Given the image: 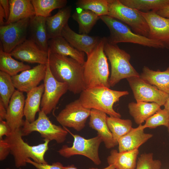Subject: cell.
Returning a JSON list of instances; mask_svg holds the SVG:
<instances>
[{
	"mask_svg": "<svg viewBox=\"0 0 169 169\" xmlns=\"http://www.w3.org/2000/svg\"><path fill=\"white\" fill-rule=\"evenodd\" d=\"M100 18L109 30L110 34L107 39L111 43H129L150 48H164L160 42L136 33L125 23L115 18L108 15L100 16Z\"/></svg>",
	"mask_w": 169,
	"mask_h": 169,
	"instance_id": "obj_6",
	"label": "cell"
},
{
	"mask_svg": "<svg viewBox=\"0 0 169 169\" xmlns=\"http://www.w3.org/2000/svg\"><path fill=\"white\" fill-rule=\"evenodd\" d=\"M72 7L59 9L55 15L46 18V28L49 40L61 36L62 30L68 23L71 16Z\"/></svg>",
	"mask_w": 169,
	"mask_h": 169,
	"instance_id": "obj_21",
	"label": "cell"
},
{
	"mask_svg": "<svg viewBox=\"0 0 169 169\" xmlns=\"http://www.w3.org/2000/svg\"><path fill=\"white\" fill-rule=\"evenodd\" d=\"M115 166L113 165H109L107 167L103 169H98L92 168L90 169H115ZM64 169H79L76 168L73 165H68L66 166H64Z\"/></svg>",
	"mask_w": 169,
	"mask_h": 169,
	"instance_id": "obj_45",
	"label": "cell"
},
{
	"mask_svg": "<svg viewBox=\"0 0 169 169\" xmlns=\"http://www.w3.org/2000/svg\"><path fill=\"white\" fill-rule=\"evenodd\" d=\"M167 129H168V132H169V125L167 127Z\"/></svg>",
	"mask_w": 169,
	"mask_h": 169,
	"instance_id": "obj_47",
	"label": "cell"
},
{
	"mask_svg": "<svg viewBox=\"0 0 169 169\" xmlns=\"http://www.w3.org/2000/svg\"><path fill=\"white\" fill-rule=\"evenodd\" d=\"M140 77L159 90L169 94V67L164 71H154L144 66Z\"/></svg>",
	"mask_w": 169,
	"mask_h": 169,
	"instance_id": "obj_28",
	"label": "cell"
},
{
	"mask_svg": "<svg viewBox=\"0 0 169 169\" xmlns=\"http://www.w3.org/2000/svg\"><path fill=\"white\" fill-rule=\"evenodd\" d=\"M21 130L23 136L36 131L40 134L44 139L54 140L58 143L64 142L68 132L65 127L53 124L41 110L38 112L37 119L33 122L24 120Z\"/></svg>",
	"mask_w": 169,
	"mask_h": 169,
	"instance_id": "obj_8",
	"label": "cell"
},
{
	"mask_svg": "<svg viewBox=\"0 0 169 169\" xmlns=\"http://www.w3.org/2000/svg\"><path fill=\"white\" fill-rule=\"evenodd\" d=\"M161 106L154 103L131 102L128 105L129 112L135 123L139 125L161 109Z\"/></svg>",
	"mask_w": 169,
	"mask_h": 169,
	"instance_id": "obj_27",
	"label": "cell"
},
{
	"mask_svg": "<svg viewBox=\"0 0 169 169\" xmlns=\"http://www.w3.org/2000/svg\"><path fill=\"white\" fill-rule=\"evenodd\" d=\"M16 90L12 77L0 71V100L7 109L10 99Z\"/></svg>",
	"mask_w": 169,
	"mask_h": 169,
	"instance_id": "obj_34",
	"label": "cell"
},
{
	"mask_svg": "<svg viewBox=\"0 0 169 169\" xmlns=\"http://www.w3.org/2000/svg\"><path fill=\"white\" fill-rule=\"evenodd\" d=\"M6 169H10V168H6ZM19 169H21V168H19Z\"/></svg>",
	"mask_w": 169,
	"mask_h": 169,
	"instance_id": "obj_48",
	"label": "cell"
},
{
	"mask_svg": "<svg viewBox=\"0 0 169 169\" xmlns=\"http://www.w3.org/2000/svg\"><path fill=\"white\" fill-rule=\"evenodd\" d=\"M126 79L136 102H150L164 106L169 94L159 90L140 77H132Z\"/></svg>",
	"mask_w": 169,
	"mask_h": 169,
	"instance_id": "obj_13",
	"label": "cell"
},
{
	"mask_svg": "<svg viewBox=\"0 0 169 169\" xmlns=\"http://www.w3.org/2000/svg\"><path fill=\"white\" fill-rule=\"evenodd\" d=\"M10 54L23 62L46 64L48 62V52L41 49L29 39L17 46Z\"/></svg>",
	"mask_w": 169,
	"mask_h": 169,
	"instance_id": "obj_16",
	"label": "cell"
},
{
	"mask_svg": "<svg viewBox=\"0 0 169 169\" xmlns=\"http://www.w3.org/2000/svg\"><path fill=\"white\" fill-rule=\"evenodd\" d=\"M79 25V33L88 34L97 21L100 19L93 12L77 8L72 15Z\"/></svg>",
	"mask_w": 169,
	"mask_h": 169,
	"instance_id": "obj_30",
	"label": "cell"
},
{
	"mask_svg": "<svg viewBox=\"0 0 169 169\" xmlns=\"http://www.w3.org/2000/svg\"><path fill=\"white\" fill-rule=\"evenodd\" d=\"M5 15L2 6L0 5V26L5 25Z\"/></svg>",
	"mask_w": 169,
	"mask_h": 169,
	"instance_id": "obj_44",
	"label": "cell"
},
{
	"mask_svg": "<svg viewBox=\"0 0 169 169\" xmlns=\"http://www.w3.org/2000/svg\"><path fill=\"white\" fill-rule=\"evenodd\" d=\"M156 13L162 17L169 18V4L159 10Z\"/></svg>",
	"mask_w": 169,
	"mask_h": 169,
	"instance_id": "obj_42",
	"label": "cell"
},
{
	"mask_svg": "<svg viewBox=\"0 0 169 169\" xmlns=\"http://www.w3.org/2000/svg\"><path fill=\"white\" fill-rule=\"evenodd\" d=\"M153 135L144 133V129L138 127L133 128L118 141L119 152L129 151L138 148L151 138Z\"/></svg>",
	"mask_w": 169,
	"mask_h": 169,
	"instance_id": "obj_23",
	"label": "cell"
},
{
	"mask_svg": "<svg viewBox=\"0 0 169 169\" xmlns=\"http://www.w3.org/2000/svg\"><path fill=\"white\" fill-rule=\"evenodd\" d=\"M138 149L123 152L112 150L107 158L109 165H114L117 169H136Z\"/></svg>",
	"mask_w": 169,
	"mask_h": 169,
	"instance_id": "obj_25",
	"label": "cell"
},
{
	"mask_svg": "<svg viewBox=\"0 0 169 169\" xmlns=\"http://www.w3.org/2000/svg\"><path fill=\"white\" fill-rule=\"evenodd\" d=\"M34 8L35 15L47 18L51 16V13L56 9L66 7V0H31Z\"/></svg>",
	"mask_w": 169,
	"mask_h": 169,
	"instance_id": "obj_33",
	"label": "cell"
},
{
	"mask_svg": "<svg viewBox=\"0 0 169 169\" xmlns=\"http://www.w3.org/2000/svg\"><path fill=\"white\" fill-rule=\"evenodd\" d=\"M46 18L35 15L30 18L28 27L29 39L42 50L48 52L49 40L46 28Z\"/></svg>",
	"mask_w": 169,
	"mask_h": 169,
	"instance_id": "obj_20",
	"label": "cell"
},
{
	"mask_svg": "<svg viewBox=\"0 0 169 169\" xmlns=\"http://www.w3.org/2000/svg\"><path fill=\"white\" fill-rule=\"evenodd\" d=\"M106 114L95 109H91L89 125L97 132L101 137L105 147L110 149L118 145L114 140L106 121Z\"/></svg>",
	"mask_w": 169,
	"mask_h": 169,
	"instance_id": "obj_19",
	"label": "cell"
},
{
	"mask_svg": "<svg viewBox=\"0 0 169 169\" xmlns=\"http://www.w3.org/2000/svg\"><path fill=\"white\" fill-rule=\"evenodd\" d=\"M48 45L51 52L71 57L84 65L85 61V53L73 47L62 36L49 39Z\"/></svg>",
	"mask_w": 169,
	"mask_h": 169,
	"instance_id": "obj_22",
	"label": "cell"
},
{
	"mask_svg": "<svg viewBox=\"0 0 169 169\" xmlns=\"http://www.w3.org/2000/svg\"><path fill=\"white\" fill-rule=\"evenodd\" d=\"M6 114L7 109L0 100V120H5Z\"/></svg>",
	"mask_w": 169,
	"mask_h": 169,
	"instance_id": "obj_43",
	"label": "cell"
},
{
	"mask_svg": "<svg viewBox=\"0 0 169 169\" xmlns=\"http://www.w3.org/2000/svg\"><path fill=\"white\" fill-rule=\"evenodd\" d=\"M10 151L8 143L4 139L0 140V160H4L8 156Z\"/></svg>",
	"mask_w": 169,
	"mask_h": 169,
	"instance_id": "obj_39",
	"label": "cell"
},
{
	"mask_svg": "<svg viewBox=\"0 0 169 169\" xmlns=\"http://www.w3.org/2000/svg\"><path fill=\"white\" fill-rule=\"evenodd\" d=\"M106 121L113 139L118 145L119 139L128 133L132 128V122L129 119L107 116Z\"/></svg>",
	"mask_w": 169,
	"mask_h": 169,
	"instance_id": "obj_32",
	"label": "cell"
},
{
	"mask_svg": "<svg viewBox=\"0 0 169 169\" xmlns=\"http://www.w3.org/2000/svg\"><path fill=\"white\" fill-rule=\"evenodd\" d=\"M25 100L23 92L18 90L15 91L10 99L7 109L5 120L12 131L21 129L23 125Z\"/></svg>",
	"mask_w": 169,
	"mask_h": 169,
	"instance_id": "obj_17",
	"label": "cell"
},
{
	"mask_svg": "<svg viewBox=\"0 0 169 169\" xmlns=\"http://www.w3.org/2000/svg\"><path fill=\"white\" fill-rule=\"evenodd\" d=\"M46 64H38L32 68L23 71L12 77L15 88L27 93L38 86L45 77Z\"/></svg>",
	"mask_w": 169,
	"mask_h": 169,
	"instance_id": "obj_15",
	"label": "cell"
},
{
	"mask_svg": "<svg viewBox=\"0 0 169 169\" xmlns=\"http://www.w3.org/2000/svg\"><path fill=\"white\" fill-rule=\"evenodd\" d=\"M10 13L5 25L35 15L34 8L30 0H10Z\"/></svg>",
	"mask_w": 169,
	"mask_h": 169,
	"instance_id": "obj_24",
	"label": "cell"
},
{
	"mask_svg": "<svg viewBox=\"0 0 169 169\" xmlns=\"http://www.w3.org/2000/svg\"><path fill=\"white\" fill-rule=\"evenodd\" d=\"M161 166V161L154 160L152 153H144L138 158L136 169H160Z\"/></svg>",
	"mask_w": 169,
	"mask_h": 169,
	"instance_id": "obj_37",
	"label": "cell"
},
{
	"mask_svg": "<svg viewBox=\"0 0 169 169\" xmlns=\"http://www.w3.org/2000/svg\"><path fill=\"white\" fill-rule=\"evenodd\" d=\"M144 18L149 28L148 38L161 43L169 49V18L162 17L155 12L138 11Z\"/></svg>",
	"mask_w": 169,
	"mask_h": 169,
	"instance_id": "obj_14",
	"label": "cell"
},
{
	"mask_svg": "<svg viewBox=\"0 0 169 169\" xmlns=\"http://www.w3.org/2000/svg\"><path fill=\"white\" fill-rule=\"evenodd\" d=\"M108 15L130 26L136 33L148 37L149 28L144 18L136 10L127 7L119 0H107Z\"/></svg>",
	"mask_w": 169,
	"mask_h": 169,
	"instance_id": "obj_7",
	"label": "cell"
},
{
	"mask_svg": "<svg viewBox=\"0 0 169 169\" xmlns=\"http://www.w3.org/2000/svg\"><path fill=\"white\" fill-rule=\"evenodd\" d=\"M31 69L30 66L14 59L10 53L5 52L0 43V70L11 76H14L20 72Z\"/></svg>",
	"mask_w": 169,
	"mask_h": 169,
	"instance_id": "obj_29",
	"label": "cell"
},
{
	"mask_svg": "<svg viewBox=\"0 0 169 169\" xmlns=\"http://www.w3.org/2000/svg\"><path fill=\"white\" fill-rule=\"evenodd\" d=\"M30 18L0 27V43L5 52L10 53L27 39Z\"/></svg>",
	"mask_w": 169,
	"mask_h": 169,
	"instance_id": "obj_11",
	"label": "cell"
},
{
	"mask_svg": "<svg viewBox=\"0 0 169 169\" xmlns=\"http://www.w3.org/2000/svg\"><path fill=\"white\" fill-rule=\"evenodd\" d=\"M106 37L101 38L87 55L84 65V76L86 89L99 87L110 88L107 58L104 50Z\"/></svg>",
	"mask_w": 169,
	"mask_h": 169,
	"instance_id": "obj_2",
	"label": "cell"
},
{
	"mask_svg": "<svg viewBox=\"0 0 169 169\" xmlns=\"http://www.w3.org/2000/svg\"><path fill=\"white\" fill-rule=\"evenodd\" d=\"M125 6L137 11L156 12L169 4V0H119Z\"/></svg>",
	"mask_w": 169,
	"mask_h": 169,
	"instance_id": "obj_31",
	"label": "cell"
},
{
	"mask_svg": "<svg viewBox=\"0 0 169 169\" xmlns=\"http://www.w3.org/2000/svg\"><path fill=\"white\" fill-rule=\"evenodd\" d=\"M12 130L6 121L0 120V138L3 139L4 136H8L11 132Z\"/></svg>",
	"mask_w": 169,
	"mask_h": 169,
	"instance_id": "obj_40",
	"label": "cell"
},
{
	"mask_svg": "<svg viewBox=\"0 0 169 169\" xmlns=\"http://www.w3.org/2000/svg\"><path fill=\"white\" fill-rule=\"evenodd\" d=\"M76 5L77 8L90 11L99 17L108 14L107 0H79Z\"/></svg>",
	"mask_w": 169,
	"mask_h": 169,
	"instance_id": "obj_35",
	"label": "cell"
},
{
	"mask_svg": "<svg viewBox=\"0 0 169 169\" xmlns=\"http://www.w3.org/2000/svg\"><path fill=\"white\" fill-rule=\"evenodd\" d=\"M44 90V84H42L27 93L24 114L25 120L29 122L35 120L36 113L40 110V107Z\"/></svg>",
	"mask_w": 169,
	"mask_h": 169,
	"instance_id": "obj_26",
	"label": "cell"
},
{
	"mask_svg": "<svg viewBox=\"0 0 169 169\" xmlns=\"http://www.w3.org/2000/svg\"><path fill=\"white\" fill-rule=\"evenodd\" d=\"M127 91H117L99 87L87 88L80 93L79 99L85 107L103 112L110 116L120 118V114L113 108L115 103L123 96L128 95Z\"/></svg>",
	"mask_w": 169,
	"mask_h": 169,
	"instance_id": "obj_4",
	"label": "cell"
},
{
	"mask_svg": "<svg viewBox=\"0 0 169 169\" xmlns=\"http://www.w3.org/2000/svg\"><path fill=\"white\" fill-rule=\"evenodd\" d=\"M27 163H29L37 169H64L63 164L59 162H56L51 165L36 162L30 158H28L26 161Z\"/></svg>",
	"mask_w": 169,
	"mask_h": 169,
	"instance_id": "obj_38",
	"label": "cell"
},
{
	"mask_svg": "<svg viewBox=\"0 0 169 169\" xmlns=\"http://www.w3.org/2000/svg\"><path fill=\"white\" fill-rule=\"evenodd\" d=\"M21 129L12 131L4 139L8 144L10 153L14 157L15 166L19 168L26 166L28 158H31L36 162L48 163L44 156L49 149L50 141L44 139V142L43 143L30 146L22 139Z\"/></svg>",
	"mask_w": 169,
	"mask_h": 169,
	"instance_id": "obj_3",
	"label": "cell"
},
{
	"mask_svg": "<svg viewBox=\"0 0 169 169\" xmlns=\"http://www.w3.org/2000/svg\"><path fill=\"white\" fill-rule=\"evenodd\" d=\"M68 132L73 136L74 140L71 147L65 145L58 151L61 156L69 158L75 155H83L86 157L97 165H100L101 161L99 154V149L101 143L103 142L100 136L98 135L93 138L86 139L70 132Z\"/></svg>",
	"mask_w": 169,
	"mask_h": 169,
	"instance_id": "obj_9",
	"label": "cell"
},
{
	"mask_svg": "<svg viewBox=\"0 0 169 169\" xmlns=\"http://www.w3.org/2000/svg\"><path fill=\"white\" fill-rule=\"evenodd\" d=\"M104 50L111 65V73L109 79L110 87H114L125 78L140 77V74L130 62V55L120 49L117 44L109 42L106 37Z\"/></svg>",
	"mask_w": 169,
	"mask_h": 169,
	"instance_id": "obj_5",
	"label": "cell"
},
{
	"mask_svg": "<svg viewBox=\"0 0 169 169\" xmlns=\"http://www.w3.org/2000/svg\"><path fill=\"white\" fill-rule=\"evenodd\" d=\"M46 66L44 79V90L40 106L41 110L47 115L55 109L61 97L68 90L66 84L58 81L54 78L50 70L48 62Z\"/></svg>",
	"mask_w": 169,
	"mask_h": 169,
	"instance_id": "obj_10",
	"label": "cell"
},
{
	"mask_svg": "<svg viewBox=\"0 0 169 169\" xmlns=\"http://www.w3.org/2000/svg\"><path fill=\"white\" fill-rule=\"evenodd\" d=\"M0 5L2 6L5 13L6 23L8 20L10 13L9 1L8 0H0Z\"/></svg>",
	"mask_w": 169,
	"mask_h": 169,
	"instance_id": "obj_41",
	"label": "cell"
},
{
	"mask_svg": "<svg viewBox=\"0 0 169 169\" xmlns=\"http://www.w3.org/2000/svg\"><path fill=\"white\" fill-rule=\"evenodd\" d=\"M48 63L50 70L58 81L65 83L68 90L74 94L86 89L84 76V67L72 58L48 50Z\"/></svg>",
	"mask_w": 169,
	"mask_h": 169,
	"instance_id": "obj_1",
	"label": "cell"
},
{
	"mask_svg": "<svg viewBox=\"0 0 169 169\" xmlns=\"http://www.w3.org/2000/svg\"></svg>",
	"mask_w": 169,
	"mask_h": 169,
	"instance_id": "obj_49",
	"label": "cell"
},
{
	"mask_svg": "<svg viewBox=\"0 0 169 169\" xmlns=\"http://www.w3.org/2000/svg\"><path fill=\"white\" fill-rule=\"evenodd\" d=\"M61 36L73 47L86 53L87 55L92 52L101 38L98 36L77 33L70 28L68 23L63 28Z\"/></svg>",
	"mask_w": 169,
	"mask_h": 169,
	"instance_id": "obj_18",
	"label": "cell"
},
{
	"mask_svg": "<svg viewBox=\"0 0 169 169\" xmlns=\"http://www.w3.org/2000/svg\"><path fill=\"white\" fill-rule=\"evenodd\" d=\"M164 106V108L167 110L169 112V96Z\"/></svg>",
	"mask_w": 169,
	"mask_h": 169,
	"instance_id": "obj_46",
	"label": "cell"
},
{
	"mask_svg": "<svg viewBox=\"0 0 169 169\" xmlns=\"http://www.w3.org/2000/svg\"><path fill=\"white\" fill-rule=\"evenodd\" d=\"M91 110L84 107L78 99L66 105L56 119L63 127L72 128L80 131L84 127L90 115Z\"/></svg>",
	"mask_w": 169,
	"mask_h": 169,
	"instance_id": "obj_12",
	"label": "cell"
},
{
	"mask_svg": "<svg viewBox=\"0 0 169 169\" xmlns=\"http://www.w3.org/2000/svg\"><path fill=\"white\" fill-rule=\"evenodd\" d=\"M169 125V112L164 108L159 109L146 120L144 125H140L138 127L144 130L146 128H153L161 125H164L167 127Z\"/></svg>",
	"mask_w": 169,
	"mask_h": 169,
	"instance_id": "obj_36",
	"label": "cell"
}]
</instances>
